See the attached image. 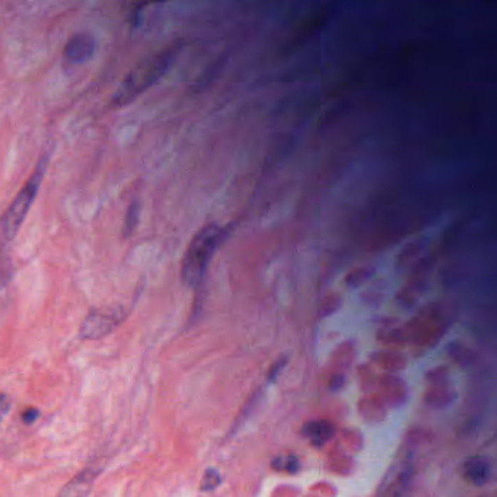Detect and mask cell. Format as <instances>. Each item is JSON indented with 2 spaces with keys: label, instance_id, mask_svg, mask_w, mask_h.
Masks as SVG:
<instances>
[{
  "label": "cell",
  "instance_id": "cell-1",
  "mask_svg": "<svg viewBox=\"0 0 497 497\" xmlns=\"http://www.w3.org/2000/svg\"><path fill=\"white\" fill-rule=\"evenodd\" d=\"M177 49L172 47L164 50L162 53L150 57L134 66L132 71L127 73L119 89L115 90L112 97L114 107H125L127 104L133 102L136 98L141 97L146 89H149L154 84L167 73L172 62L175 60Z\"/></svg>",
  "mask_w": 497,
  "mask_h": 497
},
{
  "label": "cell",
  "instance_id": "cell-2",
  "mask_svg": "<svg viewBox=\"0 0 497 497\" xmlns=\"http://www.w3.org/2000/svg\"><path fill=\"white\" fill-rule=\"evenodd\" d=\"M223 237L225 230L216 223L203 226L194 235L181 264V277L187 286L194 287L202 283L212 257L217 247L222 244Z\"/></svg>",
  "mask_w": 497,
  "mask_h": 497
},
{
  "label": "cell",
  "instance_id": "cell-3",
  "mask_svg": "<svg viewBox=\"0 0 497 497\" xmlns=\"http://www.w3.org/2000/svg\"><path fill=\"white\" fill-rule=\"evenodd\" d=\"M45 169H47V158H43L37 164L36 169H34L28 181L24 184V187L18 193L15 200L10 203L8 210L5 212L2 221H0V226H2V234L6 241H12L19 232L34 200L37 197Z\"/></svg>",
  "mask_w": 497,
  "mask_h": 497
},
{
  "label": "cell",
  "instance_id": "cell-4",
  "mask_svg": "<svg viewBox=\"0 0 497 497\" xmlns=\"http://www.w3.org/2000/svg\"><path fill=\"white\" fill-rule=\"evenodd\" d=\"M123 315L120 311H107V309H95L85 318L80 327V334L84 339L95 340L110 334L115 327L119 326Z\"/></svg>",
  "mask_w": 497,
  "mask_h": 497
},
{
  "label": "cell",
  "instance_id": "cell-5",
  "mask_svg": "<svg viewBox=\"0 0 497 497\" xmlns=\"http://www.w3.org/2000/svg\"><path fill=\"white\" fill-rule=\"evenodd\" d=\"M97 50V41L90 34H75L69 40L63 50V60L66 64L77 66L88 62Z\"/></svg>",
  "mask_w": 497,
  "mask_h": 497
},
{
  "label": "cell",
  "instance_id": "cell-6",
  "mask_svg": "<svg viewBox=\"0 0 497 497\" xmlns=\"http://www.w3.org/2000/svg\"><path fill=\"white\" fill-rule=\"evenodd\" d=\"M94 478H95V472L92 470H85L82 472H79L76 477H73L64 485L59 497H89Z\"/></svg>",
  "mask_w": 497,
  "mask_h": 497
},
{
  "label": "cell",
  "instance_id": "cell-7",
  "mask_svg": "<svg viewBox=\"0 0 497 497\" xmlns=\"http://www.w3.org/2000/svg\"><path fill=\"white\" fill-rule=\"evenodd\" d=\"M334 432H336L334 426L330 422H326V420L311 422L304 427V435L309 439L312 444L317 445V446L327 444L330 439L332 437Z\"/></svg>",
  "mask_w": 497,
  "mask_h": 497
},
{
  "label": "cell",
  "instance_id": "cell-8",
  "mask_svg": "<svg viewBox=\"0 0 497 497\" xmlns=\"http://www.w3.org/2000/svg\"><path fill=\"white\" fill-rule=\"evenodd\" d=\"M489 476H490V467L489 462L485 459L472 458L465 462L464 477L467 481L476 485H483L484 483H487Z\"/></svg>",
  "mask_w": 497,
  "mask_h": 497
},
{
  "label": "cell",
  "instance_id": "cell-9",
  "mask_svg": "<svg viewBox=\"0 0 497 497\" xmlns=\"http://www.w3.org/2000/svg\"><path fill=\"white\" fill-rule=\"evenodd\" d=\"M138 215H141V204H138L137 200H134L129 206V210H127V216H125V221H124L123 232H124L125 237L132 235V232L136 229V226L138 223Z\"/></svg>",
  "mask_w": 497,
  "mask_h": 497
},
{
  "label": "cell",
  "instance_id": "cell-10",
  "mask_svg": "<svg viewBox=\"0 0 497 497\" xmlns=\"http://www.w3.org/2000/svg\"><path fill=\"white\" fill-rule=\"evenodd\" d=\"M221 484V474L217 470H207L200 483L202 492H212Z\"/></svg>",
  "mask_w": 497,
  "mask_h": 497
},
{
  "label": "cell",
  "instance_id": "cell-11",
  "mask_svg": "<svg viewBox=\"0 0 497 497\" xmlns=\"http://www.w3.org/2000/svg\"><path fill=\"white\" fill-rule=\"evenodd\" d=\"M273 467L279 471H286V472H295L299 467V462L295 457L292 455H283L276 458L273 462Z\"/></svg>",
  "mask_w": 497,
  "mask_h": 497
},
{
  "label": "cell",
  "instance_id": "cell-12",
  "mask_svg": "<svg viewBox=\"0 0 497 497\" xmlns=\"http://www.w3.org/2000/svg\"><path fill=\"white\" fill-rule=\"evenodd\" d=\"M371 274H372V271H369L366 267L356 269V270H353V271L349 273L348 279H346V283L353 286V287L361 286V284H363L369 279V277H371Z\"/></svg>",
  "mask_w": 497,
  "mask_h": 497
},
{
  "label": "cell",
  "instance_id": "cell-13",
  "mask_svg": "<svg viewBox=\"0 0 497 497\" xmlns=\"http://www.w3.org/2000/svg\"><path fill=\"white\" fill-rule=\"evenodd\" d=\"M38 419V410L37 409H27L24 413H22V420H24L25 424H32Z\"/></svg>",
  "mask_w": 497,
  "mask_h": 497
},
{
  "label": "cell",
  "instance_id": "cell-14",
  "mask_svg": "<svg viewBox=\"0 0 497 497\" xmlns=\"http://www.w3.org/2000/svg\"><path fill=\"white\" fill-rule=\"evenodd\" d=\"M0 415H2V413H0Z\"/></svg>",
  "mask_w": 497,
  "mask_h": 497
}]
</instances>
